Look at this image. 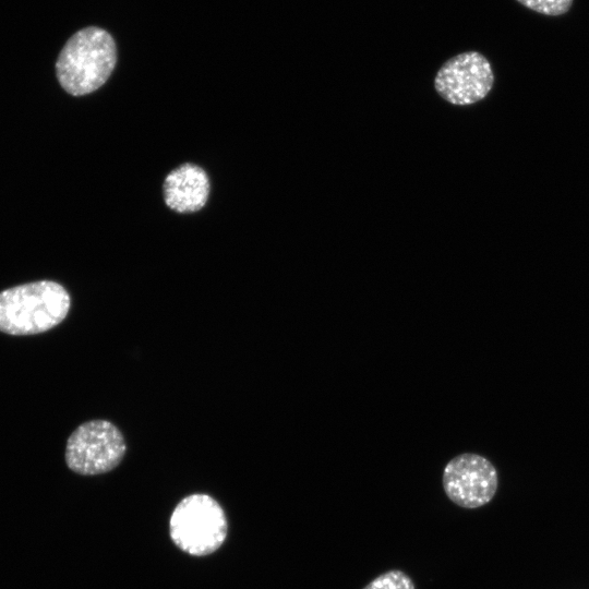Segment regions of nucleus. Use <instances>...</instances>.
Listing matches in <instances>:
<instances>
[{
	"label": "nucleus",
	"instance_id": "f257e3e1",
	"mask_svg": "<svg viewBox=\"0 0 589 589\" xmlns=\"http://www.w3.org/2000/svg\"><path fill=\"white\" fill-rule=\"evenodd\" d=\"M117 63V47L105 29L88 26L74 33L56 61L61 87L72 96H84L103 86Z\"/></svg>",
	"mask_w": 589,
	"mask_h": 589
},
{
	"label": "nucleus",
	"instance_id": "f03ea898",
	"mask_svg": "<svg viewBox=\"0 0 589 589\" xmlns=\"http://www.w3.org/2000/svg\"><path fill=\"white\" fill-rule=\"evenodd\" d=\"M71 306L65 288L52 280H39L0 292V332L35 335L60 324Z\"/></svg>",
	"mask_w": 589,
	"mask_h": 589
},
{
	"label": "nucleus",
	"instance_id": "7ed1b4c3",
	"mask_svg": "<svg viewBox=\"0 0 589 589\" xmlns=\"http://www.w3.org/2000/svg\"><path fill=\"white\" fill-rule=\"evenodd\" d=\"M171 541L182 552L205 556L216 552L228 534V521L220 504L211 495L194 493L183 497L169 518Z\"/></svg>",
	"mask_w": 589,
	"mask_h": 589
},
{
	"label": "nucleus",
	"instance_id": "20e7f679",
	"mask_svg": "<svg viewBox=\"0 0 589 589\" xmlns=\"http://www.w3.org/2000/svg\"><path fill=\"white\" fill-rule=\"evenodd\" d=\"M127 450L120 430L107 420H92L80 424L69 436L65 462L72 471L96 476L115 469Z\"/></svg>",
	"mask_w": 589,
	"mask_h": 589
},
{
	"label": "nucleus",
	"instance_id": "39448f33",
	"mask_svg": "<svg viewBox=\"0 0 589 589\" xmlns=\"http://www.w3.org/2000/svg\"><path fill=\"white\" fill-rule=\"evenodd\" d=\"M494 84L490 61L478 51H465L446 60L434 77L436 93L455 106L484 99Z\"/></svg>",
	"mask_w": 589,
	"mask_h": 589
},
{
	"label": "nucleus",
	"instance_id": "423d86ee",
	"mask_svg": "<svg viewBox=\"0 0 589 589\" xmlns=\"http://www.w3.org/2000/svg\"><path fill=\"white\" fill-rule=\"evenodd\" d=\"M442 484L446 496L468 509L486 505L494 497L498 477L493 464L474 453H462L445 466Z\"/></svg>",
	"mask_w": 589,
	"mask_h": 589
},
{
	"label": "nucleus",
	"instance_id": "0eeeda50",
	"mask_svg": "<svg viewBox=\"0 0 589 589\" xmlns=\"http://www.w3.org/2000/svg\"><path fill=\"white\" fill-rule=\"evenodd\" d=\"M209 191L211 183L206 171L191 163L171 170L163 184L166 205L180 214L202 209L208 200Z\"/></svg>",
	"mask_w": 589,
	"mask_h": 589
},
{
	"label": "nucleus",
	"instance_id": "6e6552de",
	"mask_svg": "<svg viewBox=\"0 0 589 589\" xmlns=\"http://www.w3.org/2000/svg\"><path fill=\"white\" fill-rule=\"evenodd\" d=\"M362 589H416V585L405 572L390 569L375 577Z\"/></svg>",
	"mask_w": 589,
	"mask_h": 589
},
{
	"label": "nucleus",
	"instance_id": "1a4fd4ad",
	"mask_svg": "<svg viewBox=\"0 0 589 589\" xmlns=\"http://www.w3.org/2000/svg\"><path fill=\"white\" fill-rule=\"evenodd\" d=\"M524 7L538 13L557 16L566 13L573 0H517Z\"/></svg>",
	"mask_w": 589,
	"mask_h": 589
}]
</instances>
